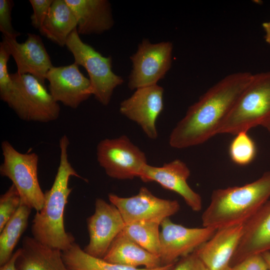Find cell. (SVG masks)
<instances>
[{"label":"cell","instance_id":"cell-31","mask_svg":"<svg viewBox=\"0 0 270 270\" xmlns=\"http://www.w3.org/2000/svg\"><path fill=\"white\" fill-rule=\"evenodd\" d=\"M229 270H268V268L262 254H256L231 266Z\"/></svg>","mask_w":270,"mask_h":270},{"label":"cell","instance_id":"cell-26","mask_svg":"<svg viewBox=\"0 0 270 270\" xmlns=\"http://www.w3.org/2000/svg\"><path fill=\"white\" fill-rule=\"evenodd\" d=\"M228 152L232 162L244 166L251 163L255 158L256 146L248 132H242L235 135L230 144Z\"/></svg>","mask_w":270,"mask_h":270},{"label":"cell","instance_id":"cell-13","mask_svg":"<svg viewBox=\"0 0 270 270\" xmlns=\"http://www.w3.org/2000/svg\"><path fill=\"white\" fill-rule=\"evenodd\" d=\"M164 88L158 84L137 88L122 101L120 112L139 125L147 136L156 139V121L164 109Z\"/></svg>","mask_w":270,"mask_h":270},{"label":"cell","instance_id":"cell-33","mask_svg":"<svg viewBox=\"0 0 270 270\" xmlns=\"http://www.w3.org/2000/svg\"><path fill=\"white\" fill-rule=\"evenodd\" d=\"M20 252V248L17 250L10 259L4 265L0 266V270H16V262Z\"/></svg>","mask_w":270,"mask_h":270},{"label":"cell","instance_id":"cell-14","mask_svg":"<svg viewBox=\"0 0 270 270\" xmlns=\"http://www.w3.org/2000/svg\"><path fill=\"white\" fill-rule=\"evenodd\" d=\"M76 62L65 66H53L48 72L49 92L58 102L72 108L92 95L89 78L80 72Z\"/></svg>","mask_w":270,"mask_h":270},{"label":"cell","instance_id":"cell-9","mask_svg":"<svg viewBox=\"0 0 270 270\" xmlns=\"http://www.w3.org/2000/svg\"><path fill=\"white\" fill-rule=\"evenodd\" d=\"M172 48L170 42L152 44L144 39L130 57L132 66L128 88L133 90L158 84L171 67Z\"/></svg>","mask_w":270,"mask_h":270},{"label":"cell","instance_id":"cell-34","mask_svg":"<svg viewBox=\"0 0 270 270\" xmlns=\"http://www.w3.org/2000/svg\"><path fill=\"white\" fill-rule=\"evenodd\" d=\"M262 26L265 33V40L270 45V21L263 22Z\"/></svg>","mask_w":270,"mask_h":270},{"label":"cell","instance_id":"cell-20","mask_svg":"<svg viewBox=\"0 0 270 270\" xmlns=\"http://www.w3.org/2000/svg\"><path fill=\"white\" fill-rule=\"evenodd\" d=\"M16 270H68L62 251L45 246L33 237L23 238Z\"/></svg>","mask_w":270,"mask_h":270},{"label":"cell","instance_id":"cell-11","mask_svg":"<svg viewBox=\"0 0 270 270\" xmlns=\"http://www.w3.org/2000/svg\"><path fill=\"white\" fill-rule=\"evenodd\" d=\"M161 265L175 264L178 260L194 252L211 238L216 230L202 228H188L176 224L169 218L160 224Z\"/></svg>","mask_w":270,"mask_h":270},{"label":"cell","instance_id":"cell-12","mask_svg":"<svg viewBox=\"0 0 270 270\" xmlns=\"http://www.w3.org/2000/svg\"><path fill=\"white\" fill-rule=\"evenodd\" d=\"M89 242L84 250L103 258L112 243L122 230L126 224L117 208L104 200L96 198L94 212L86 220Z\"/></svg>","mask_w":270,"mask_h":270},{"label":"cell","instance_id":"cell-32","mask_svg":"<svg viewBox=\"0 0 270 270\" xmlns=\"http://www.w3.org/2000/svg\"><path fill=\"white\" fill-rule=\"evenodd\" d=\"M170 270H208L194 252L176 262Z\"/></svg>","mask_w":270,"mask_h":270},{"label":"cell","instance_id":"cell-24","mask_svg":"<svg viewBox=\"0 0 270 270\" xmlns=\"http://www.w3.org/2000/svg\"><path fill=\"white\" fill-rule=\"evenodd\" d=\"M32 209L20 205L0 232V265L6 264L13 254V251L20 236L27 228Z\"/></svg>","mask_w":270,"mask_h":270},{"label":"cell","instance_id":"cell-17","mask_svg":"<svg viewBox=\"0 0 270 270\" xmlns=\"http://www.w3.org/2000/svg\"><path fill=\"white\" fill-rule=\"evenodd\" d=\"M244 224L216 230L213 236L194 252L208 270H229L238 246Z\"/></svg>","mask_w":270,"mask_h":270},{"label":"cell","instance_id":"cell-1","mask_svg":"<svg viewBox=\"0 0 270 270\" xmlns=\"http://www.w3.org/2000/svg\"><path fill=\"white\" fill-rule=\"evenodd\" d=\"M253 74L246 72L227 75L190 106L172 131L171 147L182 149L200 144L220 130Z\"/></svg>","mask_w":270,"mask_h":270},{"label":"cell","instance_id":"cell-18","mask_svg":"<svg viewBox=\"0 0 270 270\" xmlns=\"http://www.w3.org/2000/svg\"><path fill=\"white\" fill-rule=\"evenodd\" d=\"M270 252V198L246 222L230 267L248 256Z\"/></svg>","mask_w":270,"mask_h":270},{"label":"cell","instance_id":"cell-22","mask_svg":"<svg viewBox=\"0 0 270 270\" xmlns=\"http://www.w3.org/2000/svg\"><path fill=\"white\" fill-rule=\"evenodd\" d=\"M76 26L74 15L65 0H54L40 32L62 47Z\"/></svg>","mask_w":270,"mask_h":270},{"label":"cell","instance_id":"cell-25","mask_svg":"<svg viewBox=\"0 0 270 270\" xmlns=\"http://www.w3.org/2000/svg\"><path fill=\"white\" fill-rule=\"evenodd\" d=\"M160 224L156 222H136L126 224L121 232L143 248L159 256L160 250Z\"/></svg>","mask_w":270,"mask_h":270},{"label":"cell","instance_id":"cell-28","mask_svg":"<svg viewBox=\"0 0 270 270\" xmlns=\"http://www.w3.org/2000/svg\"><path fill=\"white\" fill-rule=\"evenodd\" d=\"M11 54L6 42L0 43V98L6 103L12 88V82L8 72V62Z\"/></svg>","mask_w":270,"mask_h":270},{"label":"cell","instance_id":"cell-35","mask_svg":"<svg viewBox=\"0 0 270 270\" xmlns=\"http://www.w3.org/2000/svg\"><path fill=\"white\" fill-rule=\"evenodd\" d=\"M267 264L268 270H270V252H266L262 254Z\"/></svg>","mask_w":270,"mask_h":270},{"label":"cell","instance_id":"cell-3","mask_svg":"<svg viewBox=\"0 0 270 270\" xmlns=\"http://www.w3.org/2000/svg\"><path fill=\"white\" fill-rule=\"evenodd\" d=\"M270 198V171L242 186L212 191L202 216V226L218 230L244 224Z\"/></svg>","mask_w":270,"mask_h":270},{"label":"cell","instance_id":"cell-7","mask_svg":"<svg viewBox=\"0 0 270 270\" xmlns=\"http://www.w3.org/2000/svg\"><path fill=\"white\" fill-rule=\"evenodd\" d=\"M66 46L72 54L74 62L87 71L92 94L104 106L110 102L114 90L124 82L112 70L111 56H104L80 39L76 28L68 36Z\"/></svg>","mask_w":270,"mask_h":270},{"label":"cell","instance_id":"cell-4","mask_svg":"<svg viewBox=\"0 0 270 270\" xmlns=\"http://www.w3.org/2000/svg\"><path fill=\"white\" fill-rule=\"evenodd\" d=\"M270 117V71L253 74L219 134L233 135L262 126Z\"/></svg>","mask_w":270,"mask_h":270},{"label":"cell","instance_id":"cell-27","mask_svg":"<svg viewBox=\"0 0 270 270\" xmlns=\"http://www.w3.org/2000/svg\"><path fill=\"white\" fill-rule=\"evenodd\" d=\"M21 204L20 194L12 184L0 198V232Z\"/></svg>","mask_w":270,"mask_h":270},{"label":"cell","instance_id":"cell-19","mask_svg":"<svg viewBox=\"0 0 270 270\" xmlns=\"http://www.w3.org/2000/svg\"><path fill=\"white\" fill-rule=\"evenodd\" d=\"M76 18L79 34H101L113 26L110 2L107 0H65Z\"/></svg>","mask_w":270,"mask_h":270},{"label":"cell","instance_id":"cell-23","mask_svg":"<svg viewBox=\"0 0 270 270\" xmlns=\"http://www.w3.org/2000/svg\"><path fill=\"white\" fill-rule=\"evenodd\" d=\"M62 253V260L68 270H170L175 264L148 269L113 264L103 258L88 254L75 242Z\"/></svg>","mask_w":270,"mask_h":270},{"label":"cell","instance_id":"cell-2","mask_svg":"<svg viewBox=\"0 0 270 270\" xmlns=\"http://www.w3.org/2000/svg\"><path fill=\"white\" fill-rule=\"evenodd\" d=\"M70 141L66 135L59 141L60 164L51 188L44 192L42 209L36 212L32 221V237L41 244L62 252L74 242V236L64 228V214L68 198L72 191L68 182L71 176L86 180L78 174L68 158Z\"/></svg>","mask_w":270,"mask_h":270},{"label":"cell","instance_id":"cell-5","mask_svg":"<svg viewBox=\"0 0 270 270\" xmlns=\"http://www.w3.org/2000/svg\"><path fill=\"white\" fill-rule=\"evenodd\" d=\"M12 88L6 103L26 121L48 122L58 118L60 107L45 85L30 74H10Z\"/></svg>","mask_w":270,"mask_h":270},{"label":"cell","instance_id":"cell-30","mask_svg":"<svg viewBox=\"0 0 270 270\" xmlns=\"http://www.w3.org/2000/svg\"><path fill=\"white\" fill-rule=\"evenodd\" d=\"M54 0H30L33 14L30 16L32 24L36 28L40 29Z\"/></svg>","mask_w":270,"mask_h":270},{"label":"cell","instance_id":"cell-8","mask_svg":"<svg viewBox=\"0 0 270 270\" xmlns=\"http://www.w3.org/2000/svg\"><path fill=\"white\" fill-rule=\"evenodd\" d=\"M96 156L106 174L117 180L140 178L143 167L148 164L145 154L125 135L100 141Z\"/></svg>","mask_w":270,"mask_h":270},{"label":"cell","instance_id":"cell-10","mask_svg":"<svg viewBox=\"0 0 270 270\" xmlns=\"http://www.w3.org/2000/svg\"><path fill=\"white\" fill-rule=\"evenodd\" d=\"M110 203L120 211L126 224L139 221L159 224L177 213L180 205L176 200L159 198L146 187L135 196L124 198L114 194L108 196Z\"/></svg>","mask_w":270,"mask_h":270},{"label":"cell","instance_id":"cell-16","mask_svg":"<svg viewBox=\"0 0 270 270\" xmlns=\"http://www.w3.org/2000/svg\"><path fill=\"white\" fill-rule=\"evenodd\" d=\"M8 44L11 56L14 60L16 72L30 74L44 84L46 75L54 66L41 38L34 34H28V38L22 43L16 38L3 36Z\"/></svg>","mask_w":270,"mask_h":270},{"label":"cell","instance_id":"cell-21","mask_svg":"<svg viewBox=\"0 0 270 270\" xmlns=\"http://www.w3.org/2000/svg\"><path fill=\"white\" fill-rule=\"evenodd\" d=\"M103 259L133 268L144 266L154 269L162 266L159 256L143 248L122 232L114 238Z\"/></svg>","mask_w":270,"mask_h":270},{"label":"cell","instance_id":"cell-6","mask_svg":"<svg viewBox=\"0 0 270 270\" xmlns=\"http://www.w3.org/2000/svg\"><path fill=\"white\" fill-rule=\"evenodd\" d=\"M2 163L0 174L9 178L18 190L21 203L36 212L42 208L45 200L38 179V156L35 152L21 153L8 140L1 144Z\"/></svg>","mask_w":270,"mask_h":270},{"label":"cell","instance_id":"cell-15","mask_svg":"<svg viewBox=\"0 0 270 270\" xmlns=\"http://www.w3.org/2000/svg\"><path fill=\"white\" fill-rule=\"evenodd\" d=\"M190 174L187 165L176 159L162 166L145 164L140 178L146 182H156L163 188L177 193L193 211L197 212L202 210V200L200 196L188 184Z\"/></svg>","mask_w":270,"mask_h":270},{"label":"cell","instance_id":"cell-29","mask_svg":"<svg viewBox=\"0 0 270 270\" xmlns=\"http://www.w3.org/2000/svg\"><path fill=\"white\" fill-rule=\"evenodd\" d=\"M14 6L12 0H0V31L3 36L16 38L20 33L15 31L12 24L11 12Z\"/></svg>","mask_w":270,"mask_h":270},{"label":"cell","instance_id":"cell-36","mask_svg":"<svg viewBox=\"0 0 270 270\" xmlns=\"http://www.w3.org/2000/svg\"><path fill=\"white\" fill-rule=\"evenodd\" d=\"M262 126L266 128L270 133V117L262 124Z\"/></svg>","mask_w":270,"mask_h":270}]
</instances>
